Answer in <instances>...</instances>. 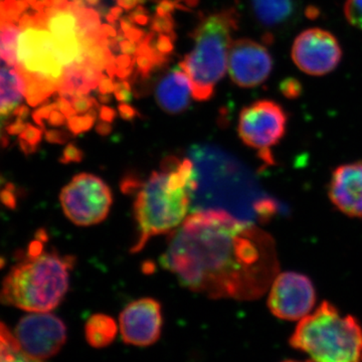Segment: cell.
<instances>
[{
    "label": "cell",
    "mask_w": 362,
    "mask_h": 362,
    "mask_svg": "<svg viewBox=\"0 0 362 362\" xmlns=\"http://www.w3.org/2000/svg\"><path fill=\"white\" fill-rule=\"evenodd\" d=\"M160 264L192 292L238 301L259 299L280 273L273 237L221 209L187 216L170 233Z\"/></svg>",
    "instance_id": "cell-1"
},
{
    "label": "cell",
    "mask_w": 362,
    "mask_h": 362,
    "mask_svg": "<svg viewBox=\"0 0 362 362\" xmlns=\"http://www.w3.org/2000/svg\"><path fill=\"white\" fill-rule=\"evenodd\" d=\"M85 42L58 39L45 25L39 9L26 0L21 14L18 59L25 83L26 103L44 105L58 95L66 74L89 65Z\"/></svg>",
    "instance_id": "cell-2"
},
{
    "label": "cell",
    "mask_w": 362,
    "mask_h": 362,
    "mask_svg": "<svg viewBox=\"0 0 362 362\" xmlns=\"http://www.w3.org/2000/svg\"><path fill=\"white\" fill-rule=\"evenodd\" d=\"M188 156L194 162L197 189L192 209H221L243 218H267L274 204L258 197L246 170L233 156L213 145H194Z\"/></svg>",
    "instance_id": "cell-3"
},
{
    "label": "cell",
    "mask_w": 362,
    "mask_h": 362,
    "mask_svg": "<svg viewBox=\"0 0 362 362\" xmlns=\"http://www.w3.org/2000/svg\"><path fill=\"white\" fill-rule=\"evenodd\" d=\"M195 189L197 173L189 157L164 159L160 170L138 187L134 214L139 235L132 251H141L151 238L177 228L192 209Z\"/></svg>",
    "instance_id": "cell-4"
},
{
    "label": "cell",
    "mask_w": 362,
    "mask_h": 362,
    "mask_svg": "<svg viewBox=\"0 0 362 362\" xmlns=\"http://www.w3.org/2000/svg\"><path fill=\"white\" fill-rule=\"evenodd\" d=\"M42 237L32 243L25 258L9 271L0 287V303L28 312L58 307L70 286L75 258L45 251Z\"/></svg>",
    "instance_id": "cell-5"
},
{
    "label": "cell",
    "mask_w": 362,
    "mask_h": 362,
    "mask_svg": "<svg viewBox=\"0 0 362 362\" xmlns=\"http://www.w3.org/2000/svg\"><path fill=\"white\" fill-rule=\"evenodd\" d=\"M290 345L312 361H362V326L352 315L343 314L324 301L298 322Z\"/></svg>",
    "instance_id": "cell-6"
},
{
    "label": "cell",
    "mask_w": 362,
    "mask_h": 362,
    "mask_svg": "<svg viewBox=\"0 0 362 362\" xmlns=\"http://www.w3.org/2000/svg\"><path fill=\"white\" fill-rule=\"evenodd\" d=\"M239 26V14L226 8L202 18L192 32L194 49L180 66L190 78L192 97L206 101L213 97L214 87L225 77L232 35Z\"/></svg>",
    "instance_id": "cell-7"
},
{
    "label": "cell",
    "mask_w": 362,
    "mask_h": 362,
    "mask_svg": "<svg viewBox=\"0 0 362 362\" xmlns=\"http://www.w3.org/2000/svg\"><path fill=\"white\" fill-rule=\"evenodd\" d=\"M26 0H0V118L25 119V83L18 59L20 18Z\"/></svg>",
    "instance_id": "cell-8"
},
{
    "label": "cell",
    "mask_w": 362,
    "mask_h": 362,
    "mask_svg": "<svg viewBox=\"0 0 362 362\" xmlns=\"http://www.w3.org/2000/svg\"><path fill=\"white\" fill-rule=\"evenodd\" d=\"M288 114L278 102L259 100L240 111L238 133L242 141L258 153L266 165H274L273 148L285 137Z\"/></svg>",
    "instance_id": "cell-9"
},
{
    "label": "cell",
    "mask_w": 362,
    "mask_h": 362,
    "mask_svg": "<svg viewBox=\"0 0 362 362\" xmlns=\"http://www.w3.org/2000/svg\"><path fill=\"white\" fill-rule=\"evenodd\" d=\"M59 201L71 223L89 226L101 223L108 216L113 195L110 187L99 176L80 173L63 188Z\"/></svg>",
    "instance_id": "cell-10"
},
{
    "label": "cell",
    "mask_w": 362,
    "mask_h": 362,
    "mask_svg": "<svg viewBox=\"0 0 362 362\" xmlns=\"http://www.w3.org/2000/svg\"><path fill=\"white\" fill-rule=\"evenodd\" d=\"M14 337L26 361H45L65 345L66 328L59 317L49 312H35L21 319Z\"/></svg>",
    "instance_id": "cell-11"
},
{
    "label": "cell",
    "mask_w": 362,
    "mask_h": 362,
    "mask_svg": "<svg viewBox=\"0 0 362 362\" xmlns=\"http://www.w3.org/2000/svg\"><path fill=\"white\" fill-rule=\"evenodd\" d=\"M342 47L333 33L320 28H307L292 45L293 63L300 71L314 77L332 73L339 66Z\"/></svg>",
    "instance_id": "cell-12"
},
{
    "label": "cell",
    "mask_w": 362,
    "mask_h": 362,
    "mask_svg": "<svg viewBox=\"0 0 362 362\" xmlns=\"http://www.w3.org/2000/svg\"><path fill=\"white\" fill-rule=\"evenodd\" d=\"M271 313L286 321H299L315 307L316 290L310 279L297 272H283L269 288Z\"/></svg>",
    "instance_id": "cell-13"
},
{
    "label": "cell",
    "mask_w": 362,
    "mask_h": 362,
    "mask_svg": "<svg viewBox=\"0 0 362 362\" xmlns=\"http://www.w3.org/2000/svg\"><path fill=\"white\" fill-rule=\"evenodd\" d=\"M273 65V58L265 45L250 39L233 40L228 69L235 85L246 89L258 87L270 77Z\"/></svg>",
    "instance_id": "cell-14"
},
{
    "label": "cell",
    "mask_w": 362,
    "mask_h": 362,
    "mask_svg": "<svg viewBox=\"0 0 362 362\" xmlns=\"http://www.w3.org/2000/svg\"><path fill=\"white\" fill-rule=\"evenodd\" d=\"M161 305L151 298H142L128 304L119 318L121 337L126 344L146 347L160 338Z\"/></svg>",
    "instance_id": "cell-15"
},
{
    "label": "cell",
    "mask_w": 362,
    "mask_h": 362,
    "mask_svg": "<svg viewBox=\"0 0 362 362\" xmlns=\"http://www.w3.org/2000/svg\"><path fill=\"white\" fill-rule=\"evenodd\" d=\"M328 197L340 213L362 220V161L341 164L333 170Z\"/></svg>",
    "instance_id": "cell-16"
},
{
    "label": "cell",
    "mask_w": 362,
    "mask_h": 362,
    "mask_svg": "<svg viewBox=\"0 0 362 362\" xmlns=\"http://www.w3.org/2000/svg\"><path fill=\"white\" fill-rule=\"evenodd\" d=\"M192 85L180 65L169 71L156 86V100L161 110L171 115L183 113L189 106Z\"/></svg>",
    "instance_id": "cell-17"
},
{
    "label": "cell",
    "mask_w": 362,
    "mask_h": 362,
    "mask_svg": "<svg viewBox=\"0 0 362 362\" xmlns=\"http://www.w3.org/2000/svg\"><path fill=\"white\" fill-rule=\"evenodd\" d=\"M252 13L266 28L284 25L294 14V0H252Z\"/></svg>",
    "instance_id": "cell-18"
},
{
    "label": "cell",
    "mask_w": 362,
    "mask_h": 362,
    "mask_svg": "<svg viewBox=\"0 0 362 362\" xmlns=\"http://www.w3.org/2000/svg\"><path fill=\"white\" fill-rule=\"evenodd\" d=\"M117 324L112 317L105 314L90 316L85 326V335L90 346L104 349L115 340Z\"/></svg>",
    "instance_id": "cell-19"
},
{
    "label": "cell",
    "mask_w": 362,
    "mask_h": 362,
    "mask_svg": "<svg viewBox=\"0 0 362 362\" xmlns=\"http://www.w3.org/2000/svg\"><path fill=\"white\" fill-rule=\"evenodd\" d=\"M0 361H26L13 332L0 321Z\"/></svg>",
    "instance_id": "cell-20"
},
{
    "label": "cell",
    "mask_w": 362,
    "mask_h": 362,
    "mask_svg": "<svg viewBox=\"0 0 362 362\" xmlns=\"http://www.w3.org/2000/svg\"><path fill=\"white\" fill-rule=\"evenodd\" d=\"M97 114V109L92 108L84 115L71 117V118L68 119V122H66L69 130L74 135L81 134V133L86 132V131H89L94 125L95 121H96Z\"/></svg>",
    "instance_id": "cell-21"
},
{
    "label": "cell",
    "mask_w": 362,
    "mask_h": 362,
    "mask_svg": "<svg viewBox=\"0 0 362 362\" xmlns=\"http://www.w3.org/2000/svg\"><path fill=\"white\" fill-rule=\"evenodd\" d=\"M343 13L350 25L362 30V0H346Z\"/></svg>",
    "instance_id": "cell-22"
},
{
    "label": "cell",
    "mask_w": 362,
    "mask_h": 362,
    "mask_svg": "<svg viewBox=\"0 0 362 362\" xmlns=\"http://www.w3.org/2000/svg\"><path fill=\"white\" fill-rule=\"evenodd\" d=\"M175 20L171 16H158L156 14L152 18L151 30L158 33H165L176 39L175 35Z\"/></svg>",
    "instance_id": "cell-23"
},
{
    "label": "cell",
    "mask_w": 362,
    "mask_h": 362,
    "mask_svg": "<svg viewBox=\"0 0 362 362\" xmlns=\"http://www.w3.org/2000/svg\"><path fill=\"white\" fill-rule=\"evenodd\" d=\"M70 101L73 104L74 109H75L76 113L84 115L92 108H99V103L95 98L84 96V95H80V96H75L70 98Z\"/></svg>",
    "instance_id": "cell-24"
},
{
    "label": "cell",
    "mask_w": 362,
    "mask_h": 362,
    "mask_svg": "<svg viewBox=\"0 0 362 362\" xmlns=\"http://www.w3.org/2000/svg\"><path fill=\"white\" fill-rule=\"evenodd\" d=\"M152 56H153V54L151 56H149V54H135L134 62L136 69H137L136 73L142 78H148L150 73H152V71L156 69Z\"/></svg>",
    "instance_id": "cell-25"
},
{
    "label": "cell",
    "mask_w": 362,
    "mask_h": 362,
    "mask_svg": "<svg viewBox=\"0 0 362 362\" xmlns=\"http://www.w3.org/2000/svg\"><path fill=\"white\" fill-rule=\"evenodd\" d=\"M114 95L121 103H127V102L131 101V99H132V89H131L130 83L127 80L115 83Z\"/></svg>",
    "instance_id": "cell-26"
},
{
    "label": "cell",
    "mask_w": 362,
    "mask_h": 362,
    "mask_svg": "<svg viewBox=\"0 0 362 362\" xmlns=\"http://www.w3.org/2000/svg\"><path fill=\"white\" fill-rule=\"evenodd\" d=\"M175 40V39H173L171 35L160 33V35L157 37L156 42H154V47H156L157 51L161 52V54L169 56V54L173 52V49H175V45H173Z\"/></svg>",
    "instance_id": "cell-27"
},
{
    "label": "cell",
    "mask_w": 362,
    "mask_h": 362,
    "mask_svg": "<svg viewBox=\"0 0 362 362\" xmlns=\"http://www.w3.org/2000/svg\"><path fill=\"white\" fill-rule=\"evenodd\" d=\"M128 16L133 21V23H137V25L143 26L148 25L150 21L148 11L141 6H136L134 11Z\"/></svg>",
    "instance_id": "cell-28"
},
{
    "label": "cell",
    "mask_w": 362,
    "mask_h": 362,
    "mask_svg": "<svg viewBox=\"0 0 362 362\" xmlns=\"http://www.w3.org/2000/svg\"><path fill=\"white\" fill-rule=\"evenodd\" d=\"M56 103L58 105V109L66 117V119H70L71 117L77 115L75 109H74L73 104L70 99L65 97H58L56 100Z\"/></svg>",
    "instance_id": "cell-29"
},
{
    "label": "cell",
    "mask_w": 362,
    "mask_h": 362,
    "mask_svg": "<svg viewBox=\"0 0 362 362\" xmlns=\"http://www.w3.org/2000/svg\"><path fill=\"white\" fill-rule=\"evenodd\" d=\"M11 120H6V119L0 118V147L6 146L8 143V137L11 135H13V125L6 124ZM13 122V121H11Z\"/></svg>",
    "instance_id": "cell-30"
},
{
    "label": "cell",
    "mask_w": 362,
    "mask_h": 362,
    "mask_svg": "<svg viewBox=\"0 0 362 362\" xmlns=\"http://www.w3.org/2000/svg\"><path fill=\"white\" fill-rule=\"evenodd\" d=\"M176 6L175 0H159L156 6V14L158 16H171L175 11Z\"/></svg>",
    "instance_id": "cell-31"
},
{
    "label": "cell",
    "mask_w": 362,
    "mask_h": 362,
    "mask_svg": "<svg viewBox=\"0 0 362 362\" xmlns=\"http://www.w3.org/2000/svg\"><path fill=\"white\" fill-rule=\"evenodd\" d=\"M100 94H111L114 93L115 89V82L114 78L109 77L108 75H102L101 80H100L99 85H98Z\"/></svg>",
    "instance_id": "cell-32"
},
{
    "label": "cell",
    "mask_w": 362,
    "mask_h": 362,
    "mask_svg": "<svg viewBox=\"0 0 362 362\" xmlns=\"http://www.w3.org/2000/svg\"><path fill=\"white\" fill-rule=\"evenodd\" d=\"M47 122L52 126V127H61V126H64L68 122V119L59 109H54L49 114Z\"/></svg>",
    "instance_id": "cell-33"
},
{
    "label": "cell",
    "mask_w": 362,
    "mask_h": 362,
    "mask_svg": "<svg viewBox=\"0 0 362 362\" xmlns=\"http://www.w3.org/2000/svg\"><path fill=\"white\" fill-rule=\"evenodd\" d=\"M119 114H120L121 118L126 121H131L137 116V110L133 108L132 106L127 103H121L118 106Z\"/></svg>",
    "instance_id": "cell-34"
},
{
    "label": "cell",
    "mask_w": 362,
    "mask_h": 362,
    "mask_svg": "<svg viewBox=\"0 0 362 362\" xmlns=\"http://www.w3.org/2000/svg\"><path fill=\"white\" fill-rule=\"evenodd\" d=\"M82 151L77 148L75 145L71 144L66 147L64 152V160L66 161H80L82 159Z\"/></svg>",
    "instance_id": "cell-35"
},
{
    "label": "cell",
    "mask_w": 362,
    "mask_h": 362,
    "mask_svg": "<svg viewBox=\"0 0 362 362\" xmlns=\"http://www.w3.org/2000/svg\"><path fill=\"white\" fill-rule=\"evenodd\" d=\"M145 35H146V33H145L144 30L135 28L134 25L129 28L127 32L124 33L125 39L129 40L131 42H138V44L144 39Z\"/></svg>",
    "instance_id": "cell-36"
},
{
    "label": "cell",
    "mask_w": 362,
    "mask_h": 362,
    "mask_svg": "<svg viewBox=\"0 0 362 362\" xmlns=\"http://www.w3.org/2000/svg\"><path fill=\"white\" fill-rule=\"evenodd\" d=\"M115 64L117 70H123V69H128L131 68V66H135L134 59L131 58L129 54H126L117 57V58H115Z\"/></svg>",
    "instance_id": "cell-37"
},
{
    "label": "cell",
    "mask_w": 362,
    "mask_h": 362,
    "mask_svg": "<svg viewBox=\"0 0 362 362\" xmlns=\"http://www.w3.org/2000/svg\"><path fill=\"white\" fill-rule=\"evenodd\" d=\"M282 90L288 98L297 97L300 90H301V87H300L299 83L290 81V82H286L283 85Z\"/></svg>",
    "instance_id": "cell-38"
},
{
    "label": "cell",
    "mask_w": 362,
    "mask_h": 362,
    "mask_svg": "<svg viewBox=\"0 0 362 362\" xmlns=\"http://www.w3.org/2000/svg\"><path fill=\"white\" fill-rule=\"evenodd\" d=\"M116 111L114 110L111 107L106 106V105H103L101 108L99 109V117L101 119V121H105V122H113L116 118Z\"/></svg>",
    "instance_id": "cell-39"
},
{
    "label": "cell",
    "mask_w": 362,
    "mask_h": 362,
    "mask_svg": "<svg viewBox=\"0 0 362 362\" xmlns=\"http://www.w3.org/2000/svg\"><path fill=\"white\" fill-rule=\"evenodd\" d=\"M122 13L123 8L120 6L111 7L108 13L105 16L107 23H110L112 25H115L116 21L122 16Z\"/></svg>",
    "instance_id": "cell-40"
},
{
    "label": "cell",
    "mask_w": 362,
    "mask_h": 362,
    "mask_svg": "<svg viewBox=\"0 0 362 362\" xmlns=\"http://www.w3.org/2000/svg\"><path fill=\"white\" fill-rule=\"evenodd\" d=\"M176 8L183 11H192L199 6V0H175Z\"/></svg>",
    "instance_id": "cell-41"
},
{
    "label": "cell",
    "mask_w": 362,
    "mask_h": 362,
    "mask_svg": "<svg viewBox=\"0 0 362 362\" xmlns=\"http://www.w3.org/2000/svg\"><path fill=\"white\" fill-rule=\"evenodd\" d=\"M137 42H131L129 40L124 39L120 42V51L123 54L132 56V54H135L136 52H137Z\"/></svg>",
    "instance_id": "cell-42"
},
{
    "label": "cell",
    "mask_w": 362,
    "mask_h": 362,
    "mask_svg": "<svg viewBox=\"0 0 362 362\" xmlns=\"http://www.w3.org/2000/svg\"><path fill=\"white\" fill-rule=\"evenodd\" d=\"M102 33L105 37H108V39H112V37H116L118 35V32L113 25H110V23H107V25H102L101 26Z\"/></svg>",
    "instance_id": "cell-43"
},
{
    "label": "cell",
    "mask_w": 362,
    "mask_h": 362,
    "mask_svg": "<svg viewBox=\"0 0 362 362\" xmlns=\"http://www.w3.org/2000/svg\"><path fill=\"white\" fill-rule=\"evenodd\" d=\"M96 130L100 135L106 136L111 132L112 126L110 125V124H109V122H105V121H101V122L98 123Z\"/></svg>",
    "instance_id": "cell-44"
},
{
    "label": "cell",
    "mask_w": 362,
    "mask_h": 362,
    "mask_svg": "<svg viewBox=\"0 0 362 362\" xmlns=\"http://www.w3.org/2000/svg\"><path fill=\"white\" fill-rule=\"evenodd\" d=\"M117 1H118V6L122 7L123 9H126V11L134 9L139 4L138 0H117Z\"/></svg>",
    "instance_id": "cell-45"
},
{
    "label": "cell",
    "mask_w": 362,
    "mask_h": 362,
    "mask_svg": "<svg viewBox=\"0 0 362 362\" xmlns=\"http://www.w3.org/2000/svg\"><path fill=\"white\" fill-rule=\"evenodd\" d=\"M120 25L121 30H122L123 33H126L129 28H132L133 21H131L129 16H126V18H121L120 25Z\"/></svg>",
    "instance_id": "cell-46"
},
{
    "label": "cell",
    "mask_w": 362,
    "mask_h": 362,
    "mask_svg": "<svg viewBox=\"0 0 362 362\" xmlns=\"http://www.w3.org/2000/svg\"><path fill=\"white\" fill-rule=\"evenodd\" d=\"M98 99H99L100 103L103 105H107L111 102L110 94H100V96L98 97Z\"/></svg>",
    "instance_id": "cell-47"
},
{
    "label": "cell",
    "mask_w": 362,
    "mask_h": 362,
    "mask_svg": "<svg viewBox=\"0 0 362 362\" xmlns=\"http://www.w3.org/2000/svg\"><path fill=\"white\" fill-rule=\"evenodd\" d=\"M86 1H87L90 6H99L100 2H101V0H86Z\"/></svg>",
    "instance_id": "cell-48"
},
{
    "label": "cell",
    "mask_w": 362,
    "mask_h": 362,
    "mask_svg": "<svg viewBox=\"0 0 362 362\" xmlns=\"http://www.w3.org/2000/svg\"><path fill=\"white\" fill-rule=\"evenodd\" d=\"M147 0H138V2H139V4H144V2H146Z\"/></svg>",
    "instance_id": "cell-49"
}]
</instances>
